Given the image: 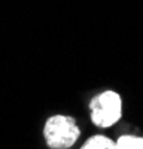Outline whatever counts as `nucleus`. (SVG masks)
<instances>
[{"instance_id":"nucleus-1","label":"nucleus","mask_w":143,"mask_h":149,"mask_svg":"<svg viewBox=\"0 0 143 149\" xmlns=\"http://www.w3.org/2000/svg\"><path fill=\"white\" fill-rule=\"evenodd\" d=\"M42 134L49 149H70L81 137V127L73 116L55 113L45 121Z\"/></svg>"},{"instance_id":"nucleus-2","label":"nucleus","mask_w":143,"mask_h":149,"mask_svg":"<svg viewBox=\"0 0 143 149\" xmlns=\"http://www.w3.org/2000/svg\"><path fill=\"white\" fill-rule=\"evenodd\" d=\"M88 107L90 119L97 128H112L122 119V97L113 90L94 95Z\"/></svg>"},{"instance_id":"nucleus-3","label":"nucleus","mask_w":143,"mask_h":149,"mask_svg":"<svg viewBox=\"0 0 143 149\" xmlns=\"http://www.w3.org/2000/svg\"><path fill=\"white\" fill-rule=\"evenodd\" d=\"M79 149H118L116 140L104 134H94L82 143Z\"/></svg>"},{"instance_id":"nucleus-4","label":"nucleus","mask_w":143,"mask_h":149,"mask_svg":"<svg viewBox=\"0 0 143 149\" xmlns=\"http://www.w3.org/2000/svg\"><path fill=\"white\" fill-rule=\"evenodd\" d=\"M118 149H143V136L121 134L116 139Z\"/></svg>"}]
</instances>
